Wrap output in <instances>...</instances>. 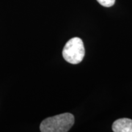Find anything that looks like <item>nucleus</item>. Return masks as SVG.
Returning a JSON list of instances; mask_svg holds the SVG:
<instances>
[{"instance_id":"nucleus-1","label":"nucleus","mask_w":132,"mask_h":132,"mask_svg":"<svg viewBox=\"0 0 132 132\" xmlns=\"http://www.w3.org/2000/svg\"><path fill=\"white\" fill-rule=\"evenodd\" d=\"M74 117L71 113H63L50 117L40 123L42 132H67L73 126Z\"/></svg>"},{"instance_id":"nucleus-2","label":"nucleus","mask_w":132,"mask_h":132,"mask_svg":"<svg viewBox=\"0 0 132 132\" xmlns=\"http://www.w3.org/2000/svg\"><path fill=\"white\" fill-rule=\"evenodd\" d=\"M85 54L82 40L79 38H71L66 43L62 51V56L66 61L71 64L80 63Z\"/></svg>"},{"instance_id":"nucleus-3","label":"nucleus","mask_w":132,"mask_h":132,"mask_svg":"<svg viewBox=\"0 0 132 132\" xmlns=\"http://www.w3.org/2000/svg\"><path fill=\"white\" fill-rule=\"evenodd\" d=\"M114 132H132V120L120 118L115 120L112 125Z\"/></svg>"},{"instance_id":"nucleus-4","label":"nucleus","mask_w":132,"mask_h":132,"mask_svg":"<svg viewBox=\"0 0 132 132\" xmlns=\"http://www.w3.org/2000/svg\"><path fill=\"white\" fill-rule=\"evenodd\" d=\"M100 5L106 7H109L114 5L115 0H97Z\"/></svg>"}]
</instances>
